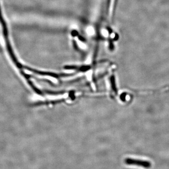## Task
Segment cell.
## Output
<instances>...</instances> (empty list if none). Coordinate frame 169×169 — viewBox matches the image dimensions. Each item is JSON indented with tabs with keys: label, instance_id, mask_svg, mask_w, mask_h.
<instances>
[{
	"label": "cell",
	"instance_id": "1",
	"mask_svg": "<svg viewBox=\"0 0 169 169\" xmlns=\"http://www.w3.org/2000/svg\"><path fill=\"white\" fill-rule=\"evenodd\" d=\"M124 162L128 165H136L146 169H149L151 167V163L149 161L128 158L124 160Z\"/></svg>",
	"mask_w": 169,
	"mask_h": 169
}]
</instances>
